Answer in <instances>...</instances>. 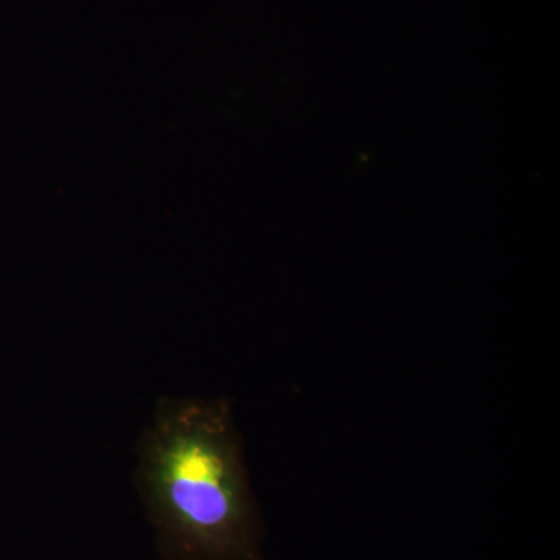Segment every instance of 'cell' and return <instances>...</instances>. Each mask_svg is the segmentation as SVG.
Masks as SVG:
<instances>
[{
  "label": "cell",
  "mask_w": 560,
  "mask_h": 560,
  "mask_svg": "<svg viewBox=\"0 0 560 560\" xmlns=\"http://www.w3.org/2000/svg\"><path fill=\"white\" fill-rule=\"evenodd\" d=\"M136 481L167 560H264L261 525L226 400H160Z\"/></svg>",
  "instance_id": "cell-1"
}]
</instances>
